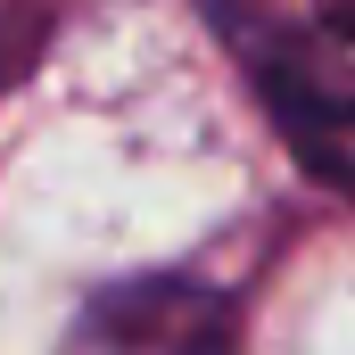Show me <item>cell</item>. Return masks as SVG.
<instances>
[{
    "mask_svg": "<svg viewBox=\"0 0 355 355\" xmlns=\"http://www.w3.org/2000/svg\"><path fill=\"white\" fill-rule=\"evenodd\" d=\"M265 83L314 157L355 166V0L314 8L265 50Z\"/></svg>",
    "mask_w": 355,
    "mask_h": 355,
    "instance_id": "cell-1",
    "label": "cell"
},
{
    "mask_svg": "<svg viewBox=\"0 0 355 355\" xmlns=\"http://www.w3.org/2000/svg\"><path fill=\"white\" fill-rule=\"evenodd\" d=\"M67 355H232V306L198 281H124L75 322Z\"/></svg>",
    "mask_w": 355,
    "mask_h": 355,
    "instance_id": "cell-2",
    "label": "cell"
}]
</instances>
